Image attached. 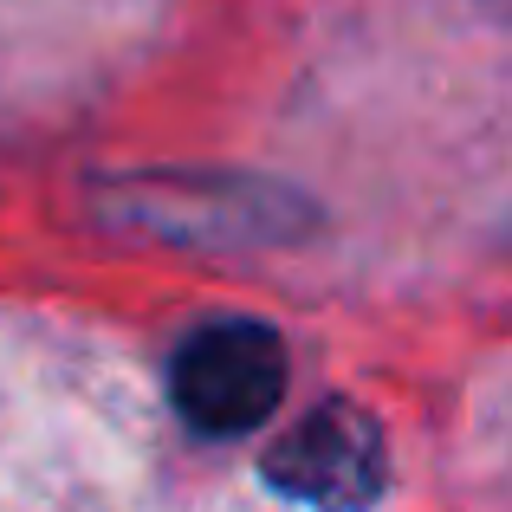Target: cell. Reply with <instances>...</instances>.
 Segmentation results:
<instances>
[{"instance_id": "2", "label": "cell", "mask_w": 512, "mask_h": 512, "mask_svg": "<svg viewBox=\"0 0 512 512\" xmlns=\"http://www.w3.org/2000/svg\"><path fill=\"white\" fill-rule=\"evenodd\" d=\"M266 480L318 512H363L389 480L383 422L357 402H325L266 454Z\"/></svg>"}, {"instance_id": "1", "label": "cell", "mask_w": 512, "mask_h": 512, "mask_svg": "<svg viewBox=\"0 0 512 512\" xmlns=\"http://www.w3.org/2000/svg\"><path fill=\"white\" fill-rule=\"evenodd\" d=\"M169 396L195 435H247L286 396V338L260 318H214L175 350Z\"/></svg>"}]
</instances>
